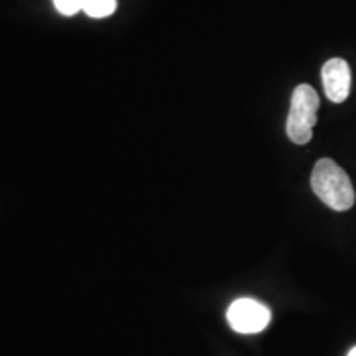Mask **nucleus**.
<instances>
[{
	"label": "nucleus",
	"mask_w": 356,
	"mask_h": 356,
	"mask_svg": "<svg viewBox=\"0 0 356 356\" xmlns=\"http://www.w3.org/2000/svg\"><path fill=\"white\" fill-rule=\"evenodd\" d=\"M318 108L320 97L310 84H300L293 89L286 126L289 139L293 144H309L312 136H314V127L317 126Z\"/></svg>",
	"instance_id": "2"
},
{
	"label": "nucleus",
	"mask_w": 356,
	"mask_h": 356,
	"mask_svg": "<svg viewBox=\"0 0 356 356\" xmlns=\"http://www.w3.org/2000/svg\"><path fill=\"white\" fill-rule=\"evenodd\" d=\"M325 95L332 102H343L350 95L351 71L350 65L341 58H332L322 68Z\"/></svg>",
	"instance_id": "4"
},
{
	"label": "nucleus",
	"mask_w": 356,
	"mask_h": 356,
	"mask_svg": "<svg viewBox=\"0 0 356 356\" xmlns=\"http://www.w3.org/2000/svg\"><path fill=\"white\" fill-rule=\"evenodd\" d=\"M314 193L333 211H348L355 204V190L343 168L335 160L320 159L312 170Z\"/></svg>",
	"instance_id": "1"
},
{
	"label": "nucleus",
	"mask_w": 356,
	"mask_h": 356,
	"mask_svg": "<svg viewBox=\"0 0 356 356\" xmlns=\"http://www.w3.org/2000/svg\"><path fill=\"white\" fill-rule=\"evenodd\" d=\"M348 356H356V346H355V348H353V350H351V351H350V353H348Z\"/></svg>",
	"instance_id": "7"
},
{
	"label": "nucleus",
	"mask_w": 356,
	"mask_h": 356,
	"mask_svg": "<svg viewBox=\"0 0 356 356\" xmlns=\"http://www.w3.org/2000/svg\"><path fill=\"white\" fill-rule=\"evenodd\" d=\"M118 8V0H83L81 10L91 19H104L113 15Z\"/></svg>",
	"instance_id": "5"
},
{
	"label": "nucleus",
	"mask_w": 356,
	"mask_h": 356,
	"mask_svg": "<svg viewBox=\"0 0 356 356\" xmlns=\"http://www.w3.org/2000/svg\"><path fill=\"white\" fill-rule=\"evenodd\" d=\"M270 310L254 299H238L226 312L229 327L238 333H259L270 322Z\"/></svg>",
	"instance_id": "3"
},
{
	"label": "nucleus",
	"mask_w": 356,
	"mask_h": 356,
	"mask_svg": "<svg viewBox=\"0 0 356 356\" xmlns=\"http://www.w3.org/2000/svg\"><path fill=\"white\" fill-rule=\"evenodd\" d=\"M55 3L56 10L61 13V15L71 17V15H76L78 12H81V6H83V0H53Z\"/></svg>",
	"instance_id": "6"
}]
</instances>
